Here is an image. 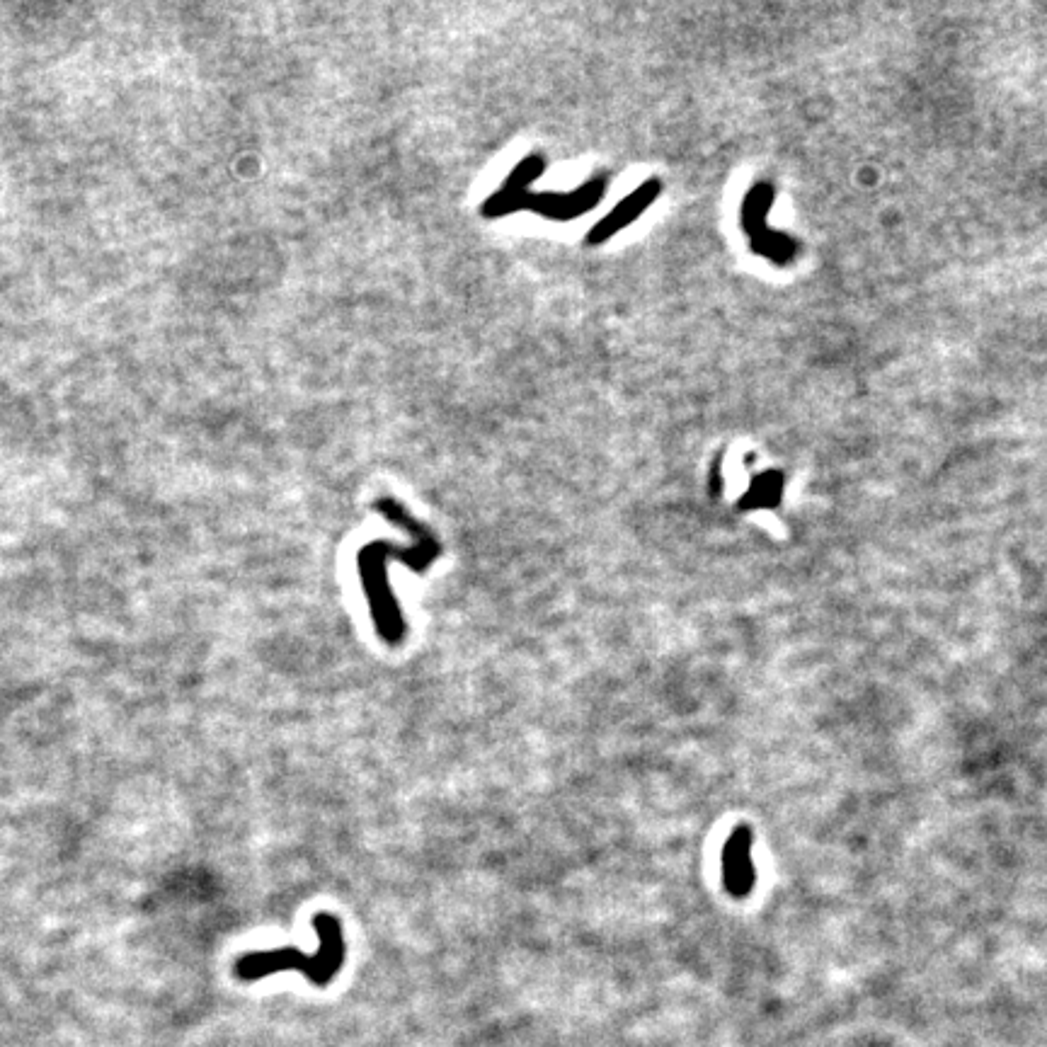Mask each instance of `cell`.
<instances>
[{"mask_svg":"<svg viewBox=\"0 0 1047 1047\" xmlns=\"http://www.w3.org/2000/svg\"><path fill=\"white\" fill-rule=\"evenodd\" d=\"M376 509L386 519H393V522L403 526L415 539V546L410 548H396L388 541L369 543V546L359 551L357 558L359 580H362L364 597L366 604H369L376 633H379L383 643L398 648L405 640V635H408V623H405L396 594H393L391 582H388V563L398 560V563H405L413 572H427L429 565L442 553V546L434 539L432 531L425 524L417 522L413 514L405 512L396 500H379Z\"/></svg>","mask_w":1047,"mask_h":1047,"instance_id":"cell-1","label":"cell"},{"mask_svg":"<svg viewBox=\"0 0 1047 1047\" xmlns=\"http://www.w3.org/2000/svg\"><path fill=\"white\" fill-rule=\"evenodd\" d=\"M660 192H662L660 180H648L645 185H640L638 190L631 194V197L623 199L619 207L611 211L609 216H604V219L599 221L592 231H589L587 243L589 245L606 243V240L614 236V233H619L621 228H626L628 223H633L635 219H638V216L643 214V211L648 209L652 202H655Z\"/></svg>","mask_w":1047,"mask_h":1047,"instance_id":"cell-5","label":"cell"},{"mask_svg":"<svg viewBox=\"0 0 1047 1047\" xmlns=\"http://www.w3.org/2000/svg\"><path fill=\"white\" fill-rule=\"evenodd\" d=\"M541 170H543L541 156H529L524 163H519L517 168H514L512 177H509L507 185L502 187L495 197L488 199V202L483 204V216L495 219V216H505L509 214V211L531 207L539 211L541 216H548V219H575L577 214L592 209L594 204L602 199L604 187H606L604 180L589 182L587 187H582V190H577L572 194H565V197L563 194L548 192V194H539V197L529 199L526 197V187L534 182V177L539 175Z\"/></svg>","mask_w":1047,"mask_h":1047,"instance_id":"cell-3","label":"cell"},{"mask_svg":"<svg viewBox=\"0 0 1047 1047\" xmlns=\"http://www.w3.org/2000/svg\"><path fill=\"white\" fill-rule=\"evenodd\" d=\"M723 885L730 897L745 900L757 885V871L752 861V829L740 825L732 829L723 846Z\"/></svg>","mask_w":1047,"mask_h":1047,"instance_id":"cell-4","label":"cell"},{"mask_svg":"<svg viewBox=\"0 0 1047 1047\" xmlns=\"http://www.w3.org/2000/svg\"><path fill=\"white\" fill-rule=\"evenodd\" d=\"M313 929L318 934V951L303 953L299 948H274V951L245 953L236 960V977L243 982H257L262 977L296 970L316 987H328L345 963V934L342 921L330 912H318L313 917Z\"/></svg>","mask_w":1047,"mask_h":1047,"instance_id":"cell-2","label":"cell"}]
</instances>
